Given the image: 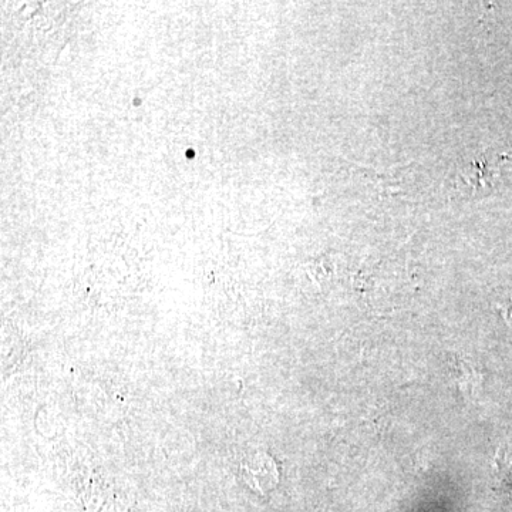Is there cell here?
<instances>
[{
    "mask_svg": "<svg viewBox=\"0 0 512 512\" xmlns=\"http://www.w3.org/2000/svg\"><path fill=\"white\" fill-rule=\"evenodd\" d=\"M245 483L259 493L265 494L279 483L278 466L268 454L259 453L242 464Z\"/></svg>",
    "mask_w": 512,
    "mask_h": 512,
    "instance_id": "6da1fadb",
    "label": "cell"
},
{
    "mask_svg": "<svg viewBox=\"0 0 512 512\" xmlns=\"http://www.w3.org/2000/svg\"><path fill=\"white\" fill-rule=\"evenodd\" d=\"M491 478L495 488L512 495V440L497 448L491 463Z\"/></svg>",
    "mask_w": 512,
    "mask_h": 512,
    "instance_id": "7a4b0ae2",
    "label": "cell"
},
{
    "mask_svg": "<svg viewBox=\"0 0 512 512\" xmlns=\"http://www.w3.org/2000/svg\"><path fill=\"white\" fill-rule=\"evenodd\" d=\"M473 165L474 167H471L470 170L476 171V177L468 178L470 184H481L483 185V187H485V185H490L491 187V181H493L495 175H497L493 168H491V165L488 164L487 161H483V163H476Z\"/></svg>",
    "mask_w": 512,
    "mask_h": 512,
    "instance_id": "3957f363",
    "label": "cell"
}]
</instances>
